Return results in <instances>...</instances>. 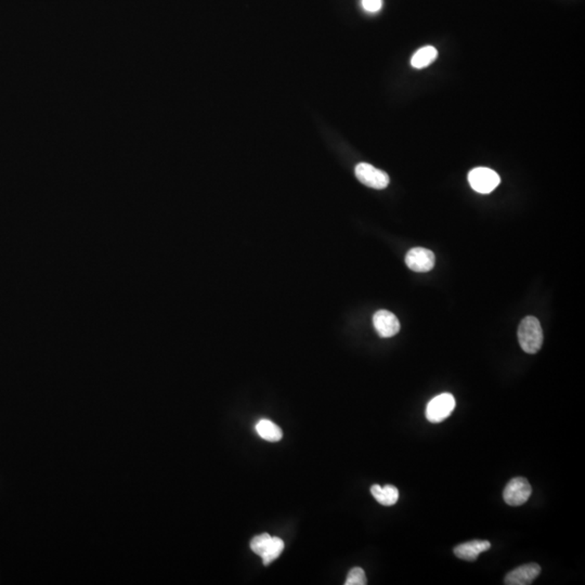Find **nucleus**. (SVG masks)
Returning <instances> with one entry per match:
<instances>
[{
	"label": "nucleus",
	"instance_id": "423d86ee",
	"mask_svg": "<svg viewBox=\"0 0 585 585\" xmlns=\"http://www.w3.org/2000/svg\"><path fill=\"white\" fill-rule=\"evenodd\" d=\"M405 264L413 271L428 272L434 268L435 255L430 249L415 247L405 256Z\"/></svg>",
	"mask_w": 585,
	"mask_h": 585
},
{
	"label": "nucleus",
	"instance_id": "f8f14e48",
	"mask_svg": "<svg viewBox=\"0 0 585 585\" xmlns=\"http://www.w3.org/2000/svg\"><path fill=\"white\" fill-rule=\"evenodd\" d=\"M256 432L262 439L270 442L280 441L283 437L281 428L269 420H260L256 425Z\"/></svg>",
	"mask_w": 585,
	"mask_h": 585
},
{
	"label": "nucleus",
	"instance_id": "dca6fc26",
	"mask_svg": "<svg viewBox=\"0 0 585 585\" xmlns=\"http://www.w3.org/2000/svg\"><path fill=\"white\" fill-rule=\"evenodd\" d=\"M362 8L370 14H376L383 7V0H362Z\"/></svg>",
	"mask_w": 585,
	"mask_h": 585
},
{
	"label": "nucleus",
	"instance_id": "39448f33",
	"mask_svg": "<svg viewBox=\"0 0 585 585\" xmlns=\"http://www.w3.org/2000/svg\"><path fill=\"white\" fill-rule=\"evenodd\" d=\"M532 489L524 477H516L507 484L503 492L504 501L511 507H519L530 497Z\"/></svg>",
	"mask_w": 585,
	"mask_h": 585
},
{
	"label": "nucleus",
	"instance_id": "7ed1b4c3",
	"mask_svg": "<svg viewBox=\"0 0 585 585\" xmlns=\"http://www.w3.org/2000/svg\"><path fill=\"white\" fill-rule=\"evenodd\" d=\"M455 408V399L451 393H441L433 398L426 408V418L430 423L443 422L451 415Z\"/></svg>",
	"mask_w": 585,
	"mask_h": 585
},
{
	"label": "nucleus",
	"instance_id": "2eb2a0df",
	"mask_svg": "<svg viewBox=\"0 0 585 585\" xmlns=\"http://www.w3.org/2000/svg\"><path fill=\"white\" fill-rule=\"evenodd\" d=\"M270 540H271V537L269 536L268 534H262L260 536H256L253 540L251 541V549L254 553L257 554V555L262 556V553H264V549L267 547V545L269 544Z\"/></svg>",
	"mask_w": 585,
	"mask_h": 585
},
{
	"label": "nucleus",
	"instance_id": "0eeeda50",
	"mask_svg": "<svg viewBox=\"0 0 585 585\" xmlns=\"http://www.w3.org/2000/svg\"><path fill=\"white\" fill-rule=\"evenodd\" d=\"M373 324L376 332L384 338L395 336L400 331V322L397 316L388 310H378L374 314Z\"/></svg>",
	"mask_w": 585,
	"mask_h": 585
},
{
	"label": "nucleus",
	"instance_id": "20e7f679",
	"mask_svg": "<svg viewBox=\"0 0 585 585\" xmlns=\"http://www.w3.org/2000/svg\"><path fill=\"white\" fill-rule=\"evenodd\" d=\"M355 174L360 182L363 183L368 188L376 189V190L386 188L390 181L386 172L368 163L358 164L356 166Z\"/></svg>",
	"mask_w": 585,
	"mask_h": 585
},
{
	"label": "nucleus",
	"instance_id": "f03ea898",
	"mask_svg": "<svg viewBox=\"0 0 585 585\" xmlns=\"http://www.w3.org/2000/svg\"><path fill=\"white\" fill-rule=\"evenodd\" d=\"M468 182L476 192L488 195L497 189L501 178L495 170L487 167H477L468 174Z\"/></svg>",
	"mask_w": 585,
	"mask_h": 585
},
{
	"label": "nucleus",
	"instance_id": "9b49d317",
	"mask_svg": "<svg viewBox=\"0 0 585 585\" xmlns=\"http://www.w3.org/2000/svg\"><path fill=\"white\" fill-rule=\"evenodd\" d=\"M437 57H438V51L436 48L433 46H425L414 53L411 59V66L418 70L428 68L433 62L436 61Z\"/></svg>",
	"mask_w": 585,
	"mask_h": 585
},
{
	"label": "nucleus",
	"instance_id": "ddd939ff",
	"mask_svg": "<svg viewBox=\"0 0 585 585\" xmlns=\"http://www.w3.org/2000/svg\"><path fill=\"white\" fill-rule=\"evenodd\" d=\"M284 549V542L278 537H274L270 540L269 544L267 545L266 549L260 557L262 558V563L264 566L270 565L272 561H276V558L282 554Z\"/></svg>",
	"mask_w": 585,
	"mask_h": 585
},
{
	"label": "nucleus",
	"instance_id": "9d476101",
	"mask_svg": "<svg viewBox=\"0 0 585 585\" xmlns=\"http://www.w3.org/2000/svg\"><path fill=\"white\" fill-rule=\"evenodd\" d=\"M371 493L378 503L385 505V507L395 505L399 499V491L395 486H391V485H386L385 487L374 485L371 488Z\"/></svg>",
	"mask_w": 585,
	"mask_h": 585
},
{
	"label": "nucleus",
	"instance_id": "6e6552de",
	"mask_svg": "<svg viewBox=\"0 0 585 585\" xmlns=\"http://www.w3.org/2000/svg\"><path fill=\"white\" fill-rule=\"evenodd\" d=\"M541 572V567L537 564H527L516 568L505 576V584L507 585H528L538 578Z\"/></svg>",
	"mask_w": 585,
	"mask_h": 585
},
{
	"label": "nucleus",
	"instance_id": "1a4fd4ad",
	"mask_svg": "<svg viewBox=\"0 0 585 585\" xmlns=\"http://www.w3.org/2000/svg\"><path fill=\"white\" fill-rule=\"evenodd\" d=\"M490 547L491 544L489 541L474 540L457 545L455 549V554L460 559L466 561H476L480 554L488 551Z\"/></svg>",
	"mask_w": 585,
	"mask_h": 585
},
{
	"label": "nucleus",
	"instance_id": "4468645a",
	"mask_svg": "<svg viewBox=\"0 0 585 585\" xmlns=\"http://www.w3.org/2000/svg\"><path fill=\"white\" fill-rule=\"evenodd\" d=\"M368 583L366 581V572L362 568L356 567L349 571L347 579H346V585H366Z\"/></svg>",
	"mask_w": 585,
	"mask_h": 585
},
{
	"label": "nucleus",
	"instance_id": "f257e3e1",
	"mask_svg": "<svg viewBox=\"0 0 585 585\" xmlns=\"http://www.w3.org/2000/svg\"><path fill=\"white\" fill-rule=\"evenodd\" d=\"M518 341L527 353H538L542 347L543 331L540 321L534 316H526L518 328Z\"/></svg>",
	"mask_w": 585,
	"mask_h": 585
}]
</instances>
